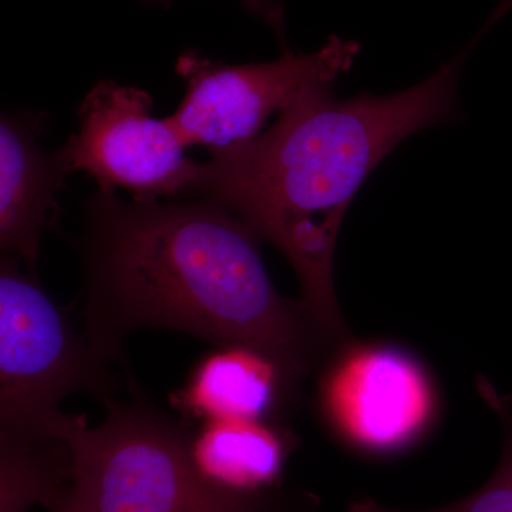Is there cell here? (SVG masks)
<instances>
[{
    "mask_svg": "<svg viewBox=\"0 0 512 512\" xmlns=\"http://www.w3.org/2000/svg\"><path fill=\"white\" fill-rule=\"evenodd\" d=\"M477 390L503 427V454L490 480L463 500L444 507L399 511L379 505V512H512V394L498 393L493 384L481 376L477 379Z\"/></svg>",
    "mask_w": 512,
    "mask_h": 512,
    "instance_id": "12",
    "label": "cell"
},
{
    "mask_svg": "<svg viewBox=\"0 0 512 512\" xmlns=\"http://www.w3.org/2000/svg\"><path fill=\"white\" fill-rule=\"evenodd\" d=\"M288 441L264 420H208L191 437V456L202 476L239 495L262 497L282 476Z\"/></svg>",
    "mask_w": 512,
    "mask_h": 512,
    "instance_id": "10",
    "label": "cell"
},
{
    "mask_svg": "<svg viewBox=\"0 0 512 512\" xmlns=\"http://www.w3.org/2000/svg\"><path fill=\"white\" fill-rule=\"evenodd\" d=\"M140 2L167 8L170 6L171 0H140ZM239 2L247 12L255 18L264 20L266 25L271 28L281 46V53L292 52L288 40H286L284 0H239Z\"/></svg>",
    "mask_w": 512,
    "mask_h": 512,
    "instance_id": "13",
    "label": "cell"
},
{
    "mask_svg": "<svg viewBox=\"0 0 512 512\" xmlns=\"http://www.w3.org/2000/svg\"><path fill=\"white\" fill-rule=\"evenodd\" d=\"M103 406L107 416L97 427L72 414L66 433L72 481L55 507L70 512H272L268 495L228 493L202 476L192 460L191 437L167 414L140 400L111 399Z\"/></svg>",
    "mask_w": 512,
    "mask_h": 512,
    "instance_id": "3",
    "label": "cell"
},
{
    "mask_svg": "<svg viewBox=\"0 0 512 512\" xmlns=\"http://www.w3.org/2000/svg\"><path fill=\"white\" fill-rule=\"evenodd\" d=\"M350 512H372V510H370L366 500H360L350 505Z\"/></svg>",
    "mask_w": 512,
    "mask_h": 512,
    "instance_id": "14",
    "label": "cell"
},
{
    "mask_svg": "<svg viewBox=\"0 0 512 512\" xmlns=\"http://www.w3.org/2000/svg\"><path fill=\"white\" fill-rule=\"evenodd\" d=\"M73 456L67 437L0 440V512L52 510L69 490Z\"/></svg>",
    "mask_w": 512,
    "mask_h": 512,
    "instance_id": "11",
    "label": "cell"
},
{
    "mask_svg": "<svg viewBox=\"0 0 512 512\" xmlns=\"http://www.w3.org/2000/svg\"><path fill=\"white\" fill-rule=\"evenodd\" d=\"M320 404L343 439L376 453L413 443L434 407L426 373L389 346L343 350L320 383Z\"/></svg>",
    "mask_w": 512,
    "mask_h": 512,
    "instance_id": "7",
    "label": "cell"
},
{
    "mask_svg": "<svg viewBox=\"0 0 512 512\" xmlns=\"http://www.w3.org/2000/svg\"><path fill=\"white\" fill-rule=\"evenodd\" d=\"M359 53V43L336 35L315 52L281 53L265 63L214 62L188 50L175 63L185 96L168 120L185 147L207 148L211 156L227 153L255 140L272 114L333 86Z\"/></svg>",
    "mask_w": 512,
    "mask_h": 512,
    "instance_id": "5",
    "label": "cell"
},
{
    "mask_svg": "<svg viewBox=\"0 0 512 512\" xmlns=\"http://www.w3.org/2000/svg\"><path fill=\"white\" fill-rule=\"evenodd\" d=\"M491 16L463 50L399 93L336 99L333 86L305 94L255 140L202 163L191 198H208L288 259L302 305L330 345L345 340L333 282L343 218L367 177L413 134L460 123L458 82Z\"/></svg>",
    "mask_w": 512,
    "mask_h": 512,
    "instance_id": "2",
    "label": "cell"
},
{
    "mask_svg": "<svg viewBox=\"0 0 512 512\" xmlns=\"http://www.w3.org/2000/svg\"><path fill=\"white\" fill-rule=\"evenodd\" d=\"M144 90L100 80L80 103V128L67 138L70 167L89 174L101 191L117 188L134 201L191 198L202 163L185 156V144L168 117L151 114Z\"/></svg>",
    "mask_w": 512,
    "mask_h": 512,
    "instance_id": "6",
    "label": "cell"
},
{
    "mask_svg": "<svg viewBox=\"0 0 512 512\" xmlns=\"http://www.w3.org/2000/svg\"><path fill=\"white\" fill-rule=\"evenodd\" d=\"M46 126L43 111L3 113L0 119V249L32 275L43 232L59 218L57 195L72 173L64 144L50 153L40 147Z\"/></svg>",
    "mask_w": 512,
    "mask_h": 512,
    "instance_id": "8",
    "label": "cell"
},
{
    "mask_svg": "<svg viewBox=\"0 0 512 512\" xmlns=\"http://www.w3.org/2000/svg\"><path fill=\"white\" fill-rule=\"evenodd\" d=\"M292 394L274 360L245 346H224L195 367L177 402L207 421H266Z\"/></svg>",
    "mask_w": 512,
    "mask_h": 512,
    "instance_id": "9",
    "label": "cell"
},
{
    "mask_svg": "<svg viewBox=\"0 0 512 512\" xmlns=\"http://www.w3.org/2000/svg\"><path fill=\"white\" fill-rule=\"evenodd\" d=\"M259 244L208 198L124 201L97 190L76 239L84 335L109 365L140 328L245 346L274 360L295 393L329 345L302 302L276 291Z\"/></svg>",
    "mask_w": 512,
    "mask_h": 512,
    "instance_id": "1",
    "label": "cell"
},
{
    "mask_svg": "<svg viewBox=\"0 0 512 512\" xmlns=\"http://www.w3.org/2000/svg\"><path fill=\"white\" fill-rule=\"evenodd\" d=\"M52 512H70L67 510V508H64L63 505H57V507L53 508V510H50Z\"/></svg>",
    "mask_w": 512,
    "mask_h": 512,
    "instance_id": "15",
    "label": "cell"
},
{
    "mask_svg": "<svg viewBox=\"0 0 512 512\" xmlns=\"http://www.w3.org/2000/svg\"><path fill=\"white\" fill-rule=\"evenodd\" d=\"M0 258V440L66 437L72 414L60 403L90 393L107 403L116 379L37 275Z\"/></svg>",
    "mask_w": 512,
    "mask_h": 512,
    "instance_id": "4",
    "label": "cell"
}]
</instances>
